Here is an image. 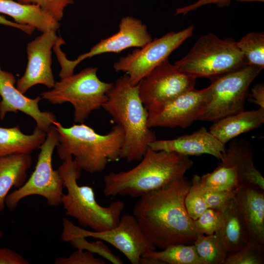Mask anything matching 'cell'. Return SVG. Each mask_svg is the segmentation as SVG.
I'll list each match as a JSON object with an SVG mask.
<instances>
[{"label":"cell","instance_id":"9c48e42d","mask_svg":"<svg viewBox=\"0 0 264 264\" xmlns=\"http://www.w3.org/2000/svg\"><path fill=\"white\" fill-rule=\"evenodd\" d=\"M59 140V132L52 125L40 148L35 170L30 177L22 187L6 196L5 204L9 210H14L22 199L32 195L43 197L49 206L62 204L64 181L58 169L53 170L52 163L53 151Z\"/></svg>","mask_w":264,"mask_h":264},{"label":"cell","instance_id":"f35d334b","mask_svg":"<svg viewBox=\"0 0 264 264\" xmlns=\"http://www.w3.org/2000/svg\"><path fill=\"white\" fill-rule=\"evenodd\" d=\"M0 24L12 27L21 30L27 34L31 35L35 31V29L32 27L20 24L14 22L9 21L3 15L0 14Z\"/></svg>","mask_w":264,"mask_h":264},{"label":"cell","instance_id":"4fadbf2b","mask_svg":"<svg viewBox=\"0 0 264 264\" xmlns=\"http://www.w3.org/2000/svg\"><path fill=\"white\" fill-rule=\"evenodd\" d=\"M196 79L180 72L167 59L138 84L139 95L148 110L195 88Z\"/></svg>","mask_w":264,"mask_h":264},{"label":"cell","instance_id":"44dd1931","mask_svg":"<svg viewBox=\"0 0 264 264\" xmlns=\"http://www.w3.org/2000/svg\"><path fill=\"white\" fill-rule=\"evenodd\" d=\"M0 14L12 18L16 23L32 27L40 32L56 31L60 24L38 6L15 0H0Z\"/></svg>","mask_w":264,"mask_h":264},{"label":"cell","instance_id":"f1b7e54d","mask_svg":"<svg viewBox=\"0 0 264 264\" xmlns=\"http://www.w3.org/2000/svg\"><path fill=\"white\" fill-rule=\"evenodd\" d=\"M264 244L249 241L239 251L227 255L224 264H263Z\"/></svg>","mask_w":264,"mask_h":264},{"label":"cell","instance_id":"74e56055","mask_svg":"<svg viewBox=\"0 0 264 264\" xmlns=\"http://www.w3.org/2000/svg\"><path fill=\"white\" fill-rule=\"evenodd\" d=\"M249 102L252 103L259 108L264 109V85L258 83L254 85L251 89L247 98Z\"/></svg>","mask_w":264,"mask_h":264},{"label":"cell","instance_id":"7a4b0ae2","mask_svg":"<svg viewBox=\"0 0 264 264\" xmlns=\"http://www.w3.org/2000/svg\"><path fill=\"white\" fill-rule=\"evenodd\" d=\"M193 165L189 156L149 147L140 162L132 169L104 176V194L139 198L184 176Z\"/></svg>","mask_w":264,"mask_h":264},{"label":"cell","instance_id":"836d02e7","mask_svg":"<svg viewBox=\"0 0 264 264\" xmlns=\"http://www.w3.org/2000/svg\"><path fill=\"white\" fill-rule=\"evenodd\" d=\"M237 189L212 191L202 190L203 197L209 208L222 211L234 198Z\"/></svg>","mask_w":264,"mask_h":264},{"label":"cell","instance_id":"cb8c5ba5","mask_svg":"<svg viewBox=\"0 0 264 264\" xmlns=\"http://www.w3.org/2000/svg\"><path fill=\"white\" fill-rule=\"evenodd\" d=\"M47 132L37 127L32 134H24L19 125L11 128L0 127V157L8 155L30 154L40 148Z\"/></svg>","mask_w":264,"mask_h":264},{"label":"cell","instance_id":"484cf974","mask_svg":"<svg viewBox=\"0 0 264 264\" xmlns=\"http://www.w3.org/2000/svg\"><path fill=\"white\" fill-rule=\"evenodd\" d=\"M199 184L204 191H226L240 187L235 168L221 162L212 172L199 176Z\"/></svg>","mask_w":264,"mask_h":264},{"label":"cell","instance_id":"5b68a950","mask_svg":"<svg viewBox=\"0 0 264 264\" xmlns=\"http://www.w3.org/2000/svg\"><path fill=\"white\" fill-rule=\"evenodd\" d=\"M81 170L71 156L63 160L58 169L67 190L62 198L66 214L75 218L83 228L100 232L114 228L119 223L125 203L117 200L107 207L99 204L91 187L78 184Z\"/></svg>","mask_w":264,"mask_h":264},{"label":"cell","instance_id":"8d00e7d4","mask_svg":"<svg viewBox=\"0 0 264 264\" xmlns=\"http://www.w3.org/2000/svg\"><path fill=\"white\" fill-rule=\"evenodd\" d=\"M30 262L16 251L0 247V264H29Z\"/></svg>","mask_w":264,"mask_h":264},{"label":"cell","instance_id":"d4e9b609","mask_svg":"<svg viewBox=\"0 0 264 264\" xmlns=\"http://www.w3.org/2000/svg\"><path fill=\"white\" fill-rule=\"evenodd\" d=\"M142 257L153 258L161 264H204L198 256L193 244H174L160 251L150 250Z\"/></svg>","mask_w":264,"mask_h":264},{"label":"cell","instance_id":"83f0119b","mask_svg":"<svg viewBox=\"0 0 264 264\" xmlns=\"http://www.w3.org/2000/svg\"><path fill=\"white\" fill-rule=\"evenodd\" d=\"M238 48L243 55L247 65L264 68V34L250 32L236 42Z\"/></svg>","mask_w":264,"mask_h":264},{"label":"cell","instance_id":"8fae6325","mask_svg":"<svg viewBox=\"0 0 264 264\" xmlns=\"http://www.w3.org/2000/svg\"><path fill=\"white\" fill-rule=\"evenodd\" d=\"M61 239L64 242L70 236L92 237L106 242L122 252L132 264H139L142 256L150 250H155L146 239L132 214L121 217L118 224L100 232L88 231L74 224L66 218L63 220Z\"/></svg>","mask_w":264,"mask_h":264},{"label":"cell","instance_id":"f546056e","mask_svg":"<svg viewBox=\"0 0 264 264\" xmlns=\"http://www.w3.org/2000/svg\"><path fill=\"white\" fill-rule=\"evenodd\" d=\"M191 182V186L185 198L184 205L189 216L195 220L208 207L199 184V176L195 175Z\"/></svg>","mask_w":264,"mask_h":264},{"label":"cell","instance_id":"52a82bcc","mask_svg":"<svg viewBox=\"0 0 264 264\" xmlns=\"http://www.w3.org/2000/svg\"><path fill=\"white\" fill-rule=\"evenodd\" d=\"M97 67H87L77 74L55 82L41 98L53 105L70 103L74 107V120L83 123L91 112L102 108L113 83H106L97 76Z\"/></svg>","mask_w":264,"mask_h":264},{"label":"cell","instance_id":"ffe728a7","mask_svg":"<svg viewBox=\"0 0 264 264\" xmlns=\"http://www.w3.org/2000/svg\"><path fill=\"white\" fill-rule=\"evenodd\" d=\"M209 132L225 144L239 135L260 128L264 123V109L242 110L213 122Z\"/></svg>","mask_w":264,"mask_h":264},{"label":"cell","instance_id":"ab89813d","mask_svg":"<svg viewBox=\"0 0 264 264\" xmlns=\"http://www.w3.org/2000/svg\"><path fill=\"white\" fill-rule=\"evenodd\" d=\"M241 1H260L264 2V0H237Z\"/></svg>","mask_w":264,"mask_h":264},{"label":"cell","instance_id":"d6a6232c","mask_svg":"<svg viewBox=\"0 0 264 264\" xmlns=\"http://www.w3.org/2000/svg\"><path fill=\"white\" fill-rule=\"evenodd\" d=\"M15 0L23 3L36 5L58 22L62 20L65 8L74 2V0Z\"/></svg>","mask_w":264,"mask_h":264},{"label":"cell","instance_id":"d6986e66","mask_svg":"<svg viewBox=\"0 0 264 264\" xmlns=\"http://www.w3.org/2000/svg\"><path fill=\"white\" fill-rule=\"evenodd\" d=\"M220 162L235 168L240 187L254 185L264 191V177L254 166L252 148L246 140L236 138L230 140Z\"/></svg>","mask_w":264,"mask_h":264},{"label":"cell","instance_id":"3957f363","mask_svg":"<svg viewBox=\"0 0 264 264\" xmlns=\"http://www.w3.org/2000/svg\"><path fill=\"white\" fill-rule=\"evenodd\" d=\"M104 109L124 131L121 158L128 162L140 160L156 140L148 126V112L139 97L137 85L125 74L113 83L107 93Z\"/></svg>","mask_w":264,"mask_h":264},{"label":"cell","instance_id":"1f68e13d","mask_svg":"<svg viewBox=\"0 0 264 264\" xmlns=\"http://www.w3.org/2000/svg\"><path fill=\"white\" fill-rule=\"evenodd\" d=\"M222 217V211L208 208L194 220L198 234L209 235L215 233L220 226Z\"/></svg>","mask_w":264,"mask_h":264},{"label":"cell","instance_id":"ba28073f","mask_svg":"<svg viewBox=\"0 0 264 264\" xmlns=\"http://www.w3.org/2000/svg\"><path fill=\"white\" fill-rule=\"evenodd\" d=\"M262 70V68L246 64L210 78L211 98L197 120L213 122L244 110L250 85Z\"/></svg>","mask_w":264,"mask_h":264},{"label":"cell","instance_id":"e575fe53","mask_svg":"<svg viewBox=\"0 0 264 264\" xmlns=\"http://www.w3.org/2000/svg\"><path fill=\"white\" fill-rule=\"evenodd\" d=\"M55 264H106L102 258H96L94 254L86 250L77 249L67 257H59L54 261Z\"/></svg>","mask_w":264,"mask_h":264},{"label":"cell","instance_id":"5bb4252c","mask_svg":"<svg viewBox=\"0 0 264 264\" xmlns=\"http://www.w3.org/2000/svg\"><path fill=\"white\" fill-rule=\"evenodd\" d=\"M211 98L210 87L190 90L148 110V126L185 129L198 118Z\"/></svg>","mask_w":264,"mask_h":264},{"label":"cell","instance_id":"2e32d148","mask_svg":"<svg viewBox=\"0 0 264 264\" xmlns=\"http://www.w3.org/2000/svg\"><path fill=\"white\" fill-rule=\"evenodd\" d=\"M16 80L13 73L2 70L0 64V119L2 120L8 112L19 111L31 117L36 127L46 132L57 121L51 112L42 111L39 107L41 97L30 98L20 92L15 84Z\"/></svg>","mask_w":264,"mask_h":264},{"label":"cell","instance_id":"4316f807","mask_svg":"<svg viewBox=\"0 0 264 264\" xmlns=\"http://www.w3.org/2000/svg\"><path fill=\"white\" fill-rule=\"evenodd\" d=\"M193 244L204 264H224L227 254L216 233L198 234Z\"/></svg>","mask_w":264,"mask_h":264},{"label":"cell","instance_id":"6da1fadb","mask_svg":"<svg viewBox=\"0 0 264 264\" xmlns=\"http://www.w3.org/2000/svg\"><path fill=\"white\" fill-rule=\"evenodd\" d=\"M191 184L184 176L143 195L135 204L132 215L155 248L192 244L196 240L198 234L184 205Z\"/></svg>","mask_w":264,"mask_h":264},{"label":"cell","instance_id":"e0dca14e","mask_svg":"<svg viewBox=\"0 0 264 264\" xmlns=\"http://www.w3.org/2000/svg\"><path fill=\"white\" fill-rule=\"evenodd\" d=\"M149 147L155 151L175 152L186 156L208 154L220 161L223 158L226 148L204 127L192 134L175 139H156Z\"/></svg>","mask_w":264,"mask_h":264},{"label":"cell","instance_id":"9a60e30c","mask_svg":"<svg viewBox=\"0 0 264 264\" xmlns=\"http://www.w3.org/2000/svg\"><path fill=\"white\" fill-rule=\"evenodd\" d=\"M56 32H42L27 44V66L16 85L17 88L22 93L24 94L37 85H43L50 88L54 86L56 81L51 68V55L52 50L59 38Z\"/></svg>","mask_w":264,"mask_h":264},{"label":"cell","instance_id":"7c38bea8","mask_svg":"<svg viewBox=\"0 0 264 264\" xmlns=\"http://www.w3.org/2000/svg\"><path fill=\"white\" fill-rule=\"evenodd\" d=\"M191 25L178 32H168L152 40L142 47L137 48L115 62L113 67L115 71H123L129 76L134 86L146 77L154 68L168 59L169 55L193 33Z\"/></svg>","mask_w":264,"mask_h":264},{"label":"cell","instance_id":"4dcf8cb0","mask_svg":"<svg viewBox=\"0 0 264 264\" xmlns=\"http://www.w3.org/2000/svg\"><path fill=\"white\" fill-rule=\"evenodd\" d=\"M64 242H69L74 248L89 251L98 254L114 264H122L123 261L118 256L114 255L110 248L101 241L89 242L86 238L70 236Z\"/></svg>","mask_w":264,"mask_h":264},{"label":"cell","instance_id":"60d3db41","mask_svg":"<svg viewBox=\"0 0 264 264\" xmlns=\"http://www.w3.org/2000/svg\"><path fill=\"white\" fill-rule=\"evenodd\" d=\"M3 236V233L2 231L0 229V239H1Z\"/></svg>","mask_w":264,"mask_h":264},{"label":"cell","instance_id":"603a6c76","mask_svg":"<svg viewBox=\"0 0 264 264\" xmlns=\"http://www.w3.org/2000/svg\"><path fill=\"white\" fill-rule=\"evenodd\" d=\"M32 162L30 154H17L0 157V213L12 187L17 189L26 182L27 172Z\"/></svg>","mask_w":264,"mask_h":264},{"label":"cell","instance_id":"30bf717a","mask_svg":"<svg viewBox=\"0 0 264 264\" xmlns=\"http://www.w3.org/2000/svg\"><path fill=\"white\" fill-rule=\"evenodd\" d=\"M152 40L147 26L140 20L129 16L121 19L117 32L100 40L74 60L68 59L62 51L61 46L65 42L59 38L53 48L61 66L59 76L62 79L72 75L76 66L87 58L107 53H118L130 47H142Z\"/></svg>","mask_w":264,"mask_h":264},{"label":"cell","instance_id":"7402d4cb","mask_svg":"<svg viewBox=\"0 0 264 264\" xmlns=\"http://www.w3.org/2000/svg\"><path fill=\"white\" fill-rule=\"evenodd\" d=\"M222 212L221 222L215 233L219 236L228 255L240 250L250 240L234 198Z\"/></svg>","mask_w":264,"mask_h":264},{"label":"cell","instance_id":"d590c367","mask_svg":"<svg viewBox=\"0 0 264 264\" xmlns=\"http://www.w3.org/2000/svg\"><path fill=\"white\" fill-rule=\"evenodd\" d=\"M231 0H198L197 2L187 6L176 9L175 15L183 14L185 15L190 11L210 3H215L219 7H223L230 5Z\"/></svg>","mask_w":264,"mask_h":264},{"label":"cell","instance_id":"ac0fdd59","mask_svg":"<svg viewBox=\"0 0 264 264\" xmlns=\"http://www.w3.org/2000/svg\"><path fill=\"white\" fill-rule=\"evenodd\" d=\"M254 185L237 189L234 200L246 227L249 240L264 244V194Z\"/></svg>","mask_w":264,"mask_h":264},{"label":"cell","instance_id":"277c9868","mask_svg":"<svg viewBox=\"0 0 264 264\" xmlns=\"http://www.w3.org/2000/svg\"><path fill=\"white\" fill-rule=\"evenodd\" d=\"M53 125L59 134L56 146L60 158L72 155L82 170L89 173H101L110 162L121 158L124 131L116 124L106 134H100L84 124L64 127L58 121Z\"/></svg>","mask_w":264,"mask_h":264},{"label":"cell","instance_id":"8992f818","mask_svg":"<svg viewBox=\"0 0 264 264\" xmlns=\"http://www.w3.org/2000/svg\"><path fill=\"white\" fill-rule=\"evenodd\" d=\"M247 64L236 42L210 33L200 36L189 52L174 64L180 72L197 78H211Z\"/></svg>","mask_w":264,"mask_h":264}]
</instances>
